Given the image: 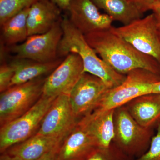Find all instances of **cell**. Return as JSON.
<instances>
[{
    "instance_id": "cell-11",
    "label": "cell",
    "mask_w": 160,
    "mask_h": 160,
    "mask_svg": "<svg viewBox=\"0 0 160 160\" xmlns=\"http://www.w3.org/2000/svg\"><path fill=\"white\" fill-rule=\"evenodd\" d=\"M69 100V94L55 99L42 121L37 134L63 138L77 124Z\"/></svg>"
},
{
    "instance_id": "cell-30",
    "label": "cell",
    "mask_w": 160,
    "mask_h": 160,
    "mask_svg": "<svg viewBox=\"0 0 160 160\" xmlns=\"http://www.w3.org/2000/svg\"><path fill=\"white\" fill-rule=\"evenodd\" d=\"M152 93L160 94V81L154 83Z\"/></svg>"
},
{
    "instance_id": "cell-22",
    "label": "cell",
    "mask_w": 160,
    "mask_h": 160,
    "mask_svg": "<svg viewBox=\"0 0 160 160\" xmlns=\"http://www.w3.org/2000/svg\"><path fill=\"white\" fill-rule=\"evenodd\" d=\"M123 152L114 143L109 148H98L87 160H135Z\"/></svg>"
},
{
    "instance_id": "cell-5",
    "label": "cell",
    "mask_w": 160,
    "mask_h": 160,
    "mask_svg": "<svg viewBox=\"0 0 160 160\" xmlns=\"http://www.w3.org/2000/svg\"><path fill=\"white\" fill-rule=\"evenodd\" d=\"M56 97L42 95L37 102L19 117L1 127L0 151L2 153L11 146L34 135Z\"/></svg>"
},
{
    "instance_id": "cell-19",
    "label": "cell",
    "mask_w": 160,
    "mask_h": 160,
    "mask_svg": "<svg viewBox=\"0 0 160 160\" xmlns=\"http://www.w3.org/2000/svg\"><path fill=\"white\" fill-rule=\"evenodd\" d=\"M99 9H103L113 21L128 25L142 18L141 13L127 0H92Z\"/></svg>"
},
{
    "instance_id": "cell-18",
    "label": "cell",
    "mask_w": 160,
    "mask_h": 160,
    "mask_svg": "<svg viewBox=\"0 0 160 160\" xmlns=\"http://www.w3.org/2000/svg\"><path fill=\"white\" fill-rule=\"evenodd\" d=\"M62 61L60 58L53 62L42 63L28 59L14 58L9 63L14 71L10 87L24 84L52 72Z\"/></svg>"
},
{
    "instance_id": "cell-8",
    "label": "cell",
    "mask_w": 160,
    "mask_h": 160,
    "mask_svg": "<svg viewBox=\"0 0 160 160\" xmlns=\"http://www.w3.org/2000/svg\"><path fill=\"white\" fill-rule=\"evenodd\" d=\"M61 20L46 33L30 36L23 42L10 46L9 49L14 54V58L42 63L60 58L58 51L63 35Z\"/></svg>"
},
{
    "instance_id": "cell-7",
    "label": "cell",
    "mask_w": 160,
    "mask_h": 160,
    "mask_svg": "<svg viewBox=\"0 0 160 160\" xmlns=\"http://www.w3.org/2000/svg\"><path fill=\"white\" fill-rule=\"evenodd\" d=\"M110 29L138 51L154 58L160 64V38L153 13L128 25L112 26Z\"/></svg>"
},
{
    "instance_id": "cell-2",
    "label": "cell",
    "mask_w": 160,
    "mask_h": 160,
    "mask_svg": "<svg viewBox=\"0 0 160 160\" xmlns=\"http://www.w3.org/2000/svg\"><path fill=\"white\" fill-rule=\"evenodd\" d=\"M61 24L63 35L58 48V58L70 53L78 55L82 61L85 72L100 78L110 89L124 82L126 75L118 73L99 57L84 34L73 26L68 17L62 18Z\"/></svg>"
},
{
    "instance_id": "cell-27",
    "label": "cell",
    "mask_w": 160,
    "mask_h": 160,
    "mask_svg": "<svg viewBox=\"0 0 160 160\" xmlns=\"http://www.w3.org/2000/svg\"><path fill=\"white\" fill-rule=\"evenodd\" d=\"M61 142L54 149L49 151V152H47L46 154L43 156L42 157L37 160H55L59 147Z\"/></svg>"
},
{
    "instance_id": "cell-12",
    "label": "cell",
    "mask_w": 160,
    "mask_h": 160,
    "mask_svg": "<svg viewBox=\"0 0 160 160\" xmlns=\"http://www.w3.org/2000/svg\"><path fill=\"white\" fill-rule=\"evenodd\" d=\"M92 0H71L67 9L69 21L83 34L110 29L113 20L102 13Z\"/></svg>"
},
{
    "instance_id": "cell-20",
    "label": "cell",
    "mask_w": 160,
    "mask_h": 160,
    "mask_svg": "<svg viewBox=\"0 0 160 160\" xmlns=\"http://www.w3.org/2000/svg\"><path fill=\"white\" fill-rule=\"evenodd\" d=\"M30 8H26L7 20L1 26L2 40L8 46L25 42L28 36L27 18Z\"/></svg>"
},
{
    "instance_id": "cell-9",
    "label": "cell",
    "mask_w": 160,
    "mask_h": 160,
    "mask_svg": "<svg viewBox=\"0 0 160 160\" xmlns=\"http://www.w3.org/2000/svg\"><path fill=\"white\" fill-rule=\"evenodd\" d=\"M110 88L98 77L85 72L69 94L72 109L77 119L89 114Z\"/></svg>"
},
{
    "instance_id": "cell-15",
    "label": "cell",
    "mask_w": 160,
    "mask_h": 160,
    "mask_svg": "<svg viewBox=\"0 0 160 160\" xmlns=\"http://www.w3.org/2000/svg\"><path fill=\"white\" fill-rule=\"evenodd\" d=\"M65 137L47 136L36 133L26 141L11 146L4 152L22 160H37L55 148Z\"/></svg>"
},
{
    "instance_id": "cell-1",
    "label": "cell",
    "mask_w": 160,
    "mask_h": 160,
    "mask_svg": "<svg viewBox=\"0 0 160 160\" xmlns=\"http://www.w3.org/2000/svg\"><path fill=\"white\" fill-rule=\"evenodd\" d=\"M85 38L101 58L120 74L137 69L160 75V64L154 58L138 51L110 29L85 34Z\"/></svg>"
},
{
    "instance_id": "cell-10",
    "label": "cell",
    "mask_w": 160,
    "mask_h": 160,
    "mask_svg": "<svg viewBox=\"0 0 160 160\" xmlns=\"http://www.w3.org/2000/svg\"><path fill=\"white\" fill-rule=\"evenodd\" d=\"M85 73L82 59L78 55L70 53L46 78L42 95L57 97L69 94L81 77Z\"/></svg>"
},
{
    "instance_id": "cell-17",
    "label": "cell",
    "mask_w": 160,
    "mask_h": 160,
    "mask_svg": "<svg viewBox=\"0 0 160 160\" xmlns=\"http://www.w3.org/2000/svg\"><path fill=\"white\" fill-rule=\"evenodd\" d=\"M125 106L135 120L145 128H150L160 121V94L144 95Z\"/></svg>"
},
{
    "instance_id": "cell-26",
    "label": "cell",
    "mask_w": 160,
    "mask_h": 160,
    "mask_svg": "<svg viewBox=\"0 0 160 160\" xmlns=\"http://www.w3.org/2000/svg\"><path fill=\"white\" fill-rule=\"evenodd\" d=\"M152 11L155 20L158 33L160 38V2L155 6Z\"/></svg>"
},
{
    "instance_id": "cell-25",
    "label": "cell",
    "mask_w": 160,
    "mask_h": 160,
    "mask_svg": "<svg viewBox=\"0 0 160 160\" xmlns=\"http://www.w3.org/2000/svg\"><path fill=\"white\" fill-rule=\"evenodd\" d=\"M134 6L141 13L152 10L160 0H127Z\"/></svg>"
},
{
    "instance_id": "cell-28",
    "label": "cell",
    "mask_w": 160,
    "mask_h": 160,
    "mask_svg": "<svg viewBox=\"0 0 160 160\" xmlns=\"http://www.w3.org/2000/svg\"><path fill=\"white\" fill-rule=\"evenodd\" d=\"M62 10L67 11L71 0H51Z\"/></svg>"
},
{
    "instance_id": "cell-16",
    "label": "cell",
    "mask_w": 160,
    "mask_h": 160,
    "mask_svg": "<svg viewBox=\"0 0 160 160\" xmlns=\"http://www.w3.org/2000/svg\"><path fill=\"white\" fill-rule=\"evenodd\" d=\"M115 109L101 112H90L80 121L94 138L99 148L107 149L115 137Z\"/></svg>"
},
{
    "instance_id": "cell-21",
    "label": "cell",
    "mask_w": 160,
    "mask_h": 160,
    "mask_svg": "<svg viewBox=\"0 0 160 160\" xmlns=\"http://www.w3.org/2000/svg\"><path fill=\"white\" fill-rule=\"evenodd\" d=\"M39 0H0L1 26L15 15L30 8Z\"/></svg>"
},
{
    "instance_id": "cell-14",
    "label": "cell",
    "mask_w": 160,
    "mask_h": 160,
    "mask_svg": "<svg viewBox=\"0 0 160 160\" xmlns=\"http://www.w3.org/2000/svg\"><path fill=\"white\" fill-rule=\"evenodd\" d=\"M62 10L51 0H39L29 9L27 18L28 36L43 34L62 19Z\"/></svg>"
},
{
    "instance_id": "cell-13",
    "label": "cell",
    "mask_w": 160,
    "mask_h": 160,
    "mask_svg": "<svg viewBox=\"0 0 160 160\" xmlns=\"http://www.w3.org/2000/svg\"><path fill=\"white\" fill-rule=\"evenodd\" d=\"M98 148L94 138L80 120L62 141L55 160H87Z\"/></svg>"
},
{
    "instance_id": "cell-3",
    "label": "cell",
    "mask_w": 160,
    "mask_h": 160,
    "mask_svg": "<svg viewBox=\"0 0 160 160\" xmlns=\"http://www.w3.org/2000/svg\"><path fill=\"white\" fill-rule=\"evenodd\" d=\"M159 81L160 75L145 69H134L126 74L122 84L107 90L92 112H101L115 109L136 98L151 94L154 83Z\"/></svg>"
},
{
    "instance_id": "cell-23",
    "label": "cell",
    "mask_w": 160,
    "mask_h": 160,
    "mask_svg": "<svg viewBox=\"0 0 160 160\" xmlns=\"http://www.w3.org/2000/svg\"><path fill=\"white\" fill-rule=\"evenodd\" d=\"M135 160H160V121L156 134L152 138L148 150Z\"/></svg>"
},
{
    "instance_id": "cell-24",
    "label": "cell",
    "mask_w": 160,
    "mask_h": 160,
    "mask_svg": "<svg viewBox=\"0 0 160 160\" xmlns=\"http://www.w3.org/2000/svg\"><path fill=\"white\" fill-rule=\"evenodd\" d=\"M14 74V69L9 64L1 63L0 66V92L9 89Z\"/></svg>"
},
{
    "instance_id": "cell-6",
    "label": "cell",
    "mask_w": 160,
    "mask_h": 160,
    "mask_svg": "<svg viewBox=\"0 0 160 160\" xmlns=\"http://www.w3.org/2000/svg\"><path fill=\"white\" fill-rule=\"evenodd\" d=\"M45 80L43 77L38 78L1 92V127L26 113L37 102L42 95Z\"/></svg>"
},
{
    "instance_id": "cell-29",
    "label": "cell",
    "mask_w": 160,
    "mask_h": 160,
    "mask_svg": "<svg viewBox=\"0 0 160 160\" xmlns=\"http://www.w3.org/2000/svg\"><path fill=\"white\" fill-rule=\"evenodd\" d=\"M0 160H22L19 158L3 152L1 153Z\"/></svg>"
},
{
    "instance_id": "cell-4",
    "label": "cell",
    "mask_w": 160,
    "mask_h": 160,
    "mask_svg": "<svg viewBox=\"0 0 160 160\" xmlns=\"http://www.w3.org/2000/svg\"><path fill=\"white\" fill-rule=\"evenodd\" d=\"M114 122L113 143L123 152L136 159L148 150L152 138L150 128L139 124L126 106L115 109Z\"/></svg>"
}]
</instances>
